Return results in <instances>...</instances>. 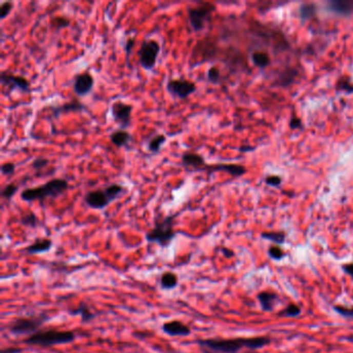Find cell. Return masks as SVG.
Returning a JSON list of instances; mask_svg holds the SVG:
<instances>
[{
	"label": "cell",
	"mask_w": 353,
	"mask_h": 353,
	"mask_svg": "<svg viewBox=\"0 0 353 353\" xmlns=\"http://www.w3.org/2000/svg\"><path fill=\"white\" fill-rule=\"evenodd\" d=\"M196 343L207 353H239L242 349H261L270 344L268 337L254 338H233V339H203Z\"/></svg>",
	"instance_id": "1"
},
{
	"label": "cell",
	"mask_w": 353,
	"mask_h": 353,
	"mask_svg": "<svg viewBox=\"0 0 353 353\" xmlns=\"http://www.w3.org/2000/svg\"><path fill=\"white\" fill-rule=\"evenodd\" d=\"M76 339L75 332L72 330H61L56 328L40 329L35 334L27 337L24 344L40 347H52L56 345L70 344Z\"/></svg>",
	"instance_id": "2"
},
{
	"label": "cell",
	"mask_w": 353,
	"mask_h": 353,
	"mask_svg": "<svg viewBox=\"0 0 353 353\" xmlns=\"http://www.w3.org/2000/svg\"><path fill=\"white\" fill-rule=\"evenodd\" d=\"M69 189L68 181L64 179H53L45 185L36 188H28L21 192L20 197L23 201H43L46 198H57Z\"/></svg>",
	"instance_id": "3"
},
{
	"label": "cell",
	"mask_w": 353,
	"mask_h": 353,
	"mask_svg": "<svg viewBox=\"0 0 353 353\" xmlns=\"http://www.w3.org/2000/svg\"><path fill=\"white\" fill-rule=\"evenodd\" d=\"M176 215L170 214L164 218H156L153 228L148 231L145 239L150 244H156L161 248H167L176 237L174 231V219Z\"/></svg>",
	"instance_id": "4"
},
{
	"label": "cell",
	"mask_w": 353,
	"mask_h": 353,
	"mask_svg": "<svg viewBox=\"0 0 353 353\" xmlns=\"http://www.w3.org/2000/svg\"><path fill=\"white\" fill-rule=\"evenodd\" d=\"M50 320V316L46 313H42L34 316L19 317L13 320L9 326L8 330L10 334L20 337V336H31L42 329V326Z\"/></svg>",
	"instance_id": "5"
},
{
	"label": "cell",
	"mask_w": 353,
	"mask_h": 353,
	"mask_svg": "<svg viewBox=\"0 0 353 353\" xmlns=\"http://www.w3.org/2000/svg\"><path fill=\"white\" fill-rule=\"evenodd\" d=\"M214 10V6L207 3H202L200 4V6L196 8H189L188 18L192 30L194 32H199L203 30Z\"/></svg>",
	"instance_id": "6"
},
{
	"label": "cell",
	"mask_w": 353,
	"mask_h": 353,
	"mask_svg": "<svg viewBox=\"0 0 353 353\" xmlns=\"http://www.w3.org/2000/svg\"><path fill=\"white\" fill-rule=\"evenodd\" d=\"M161 46L155 40L143 41L139 50V63L144 70H152L156 64Z\"/></svg>",
	"instance_id": "7"
},
{
	"label": "cell",
	"mask_w": 353,
	"mask_h": 353,
	"mask_svg": "<svg viewBox=\"0 0 353 353\" xmlns=\"http://www.w3.org/2000/svg\"><path fill=\"white\" fill-rule=\"evenodd\" d=\"M132 112L133 106L121 101L114 102L111 106V115L113 120L122 130H126L131 127Z\"/></svg>",
	"instance_id": "8"
},
{
	"label": "cell",
	"mask_w": 353,
	"mask_h": 353,
	"mask_svg": "<svg viewBox=\"0 0 353 353\" xmlns=\"http://www.w3.org/2000/svg\"><path fill=\"white\" fill-rule=\"evenodd\" d=\"M167 91L173 96L185 100L196 90V84L186 79H171L166 84Z\"/></svg>",
	"instance_id": "9"
},
{
	"label": "cell",
	"mask_w": 353,
	"mask_h": 353,
	"mask_svg": "<svg viewBox=\"0 0 353 353\" xmlns=\"http://www.w3.org/2000/svg\"><path fill=\"white\" fill-rule=\"evenodd\" d=\"M0 83L8 87L9 91H13L15 89H19L27 93L30 91L29 81L25 77L16 76L9 72L2 73V75H0Z\"/></svg>",
	"instance_id": "10"
},
{
	"label": "cell",
	"mask_w": 353,
	"mask_h": 353,
	"mask_svg": "<svg viewBox=\"0 0 353 353\" xmlns=\"http://www.w3.org/2000/svg\"><path fill=\"white\" fill-rule=\"evenodd\" d=\"M94 85V78L89 73L77 74L74 78V92L78 96H85L89 94Z\"/></svg>",
	"instance_id": "11"
},
{
	"label": "cell",
	"mask_w": 353,
	"mask_h": 353,
	"mask_svg": "<svg viewBox=\"0 0 353 353\" xmlns=\"http://www.w3.org/2000/svg\"><path fill=\"white\" fill-rule=\"evenodd\" d=\"M84 202L92 209H103L111 203L105 190L101 189L87 192L84 195Z\"/></svg>",
	"instance_id": "12"
},
{
	"label": "cell",
	"mask_w": 353,
	"mask_h": 353,
	"mask_svg": "<svg viewBox=\"0 0 353 353\" xmlns=\"http://www.w3.org/2000/svg\"><path fill=\"white\" fill-rule=\"evenodd\" d=\"M162 330L170 337H187L192 332L191 328L180 320H171L163 323Z\"/></svg>",
	"instance_id": "13"
},
{
	"label": "cell",
	"mask_w": 353,
	"mask_h": 353,
	"mask_svg": "<svg viewBox=\"0 0 353 353\" xmlns=\"http://www.w3.org/2000/svg\"><path fill=\"white\" fill-rule=\"evenodd\" d=\"M50 110L52 112V116L55 117V119H57V117H60L63 114L83 112L85 110V106H84V104H82L78 100H73V101L64 103L62 105L52 106V107H50Z\"/></svg>",
	"instance_id": "14"
},
{
	"label": "cell",
	"mask_w": 353,
	"mask_h": 353,
	"mask_svg": "<svg viewBox=\"0 0 353 353\" xmlns=\"http://www.w3.org/2000/svg\"><path fill=\"white\" fill-rule=\"evenodd\" d=\"M182 165L185 168L201 170V167L205 165V161L201 154L192 151H187L182 155Z\"/></svg>",
	"instance_id": "15"
},
{
	"label": "cell",
	"mask_w": 353,
	"mask_h": 353,
	"mask_svg": "<svg viewBox=\"0 0 353 353\" xmlns=\"http://www.w3.org/2000/svg\"><path fill=\"white\" fill-rule=\"evenodd\" d=\"M257 299L260 303L261 309L264 312H272L276 306V303L279 301V296L273 292H267L263 291L258 293Z\"/></svg>",
	"instance_id": "16"
},
{
	"label": "cell",
	"mask_w": 353,
	"mask_h": 353,
	"mask_svg": "<svg viewBox=\"0 0 353 353\" xmlns=\"http://www.w3.org/2000/svg\"><path fill=\"white\" fill-rule=\"evenodd\" d=\"M204 169H209L211 172L214 171H223L227 172L232 176H241L246 172L245 167L241 165H235V164H217V165H210L206 166Z\"/></svg>",
	"instance_id": "17"
},
{
	"label": "cell",
	"mask_w": 353,
	"mask_h": 353,
	"mask_svg": "<svg viewBox=\"0 0 353 353\" xmlns=\"http://www.w3.org/2000/svg\"><path fill=\"white\" fill-rule=\"evenodd\" d=\"M53 243L49 239H41L36 240L33 244L26 247L24 252L28 255H36V254H44L51 250Z\"/></svg>",
	"instance_id": "18"
},
{
	"label": "cell",
	"mask_w": 353,
	"mask_h": 353,
	"mask_svg": "<svg viewBox=\"0 0 353 353\" xmlns=\"http://www.w3.org/2000/svg\"><path fill=\"white\" fill-rule=\"evenodd\" d=\"M69 313L73 316H80L82 322L84 323L90 322L96 316V313H94V311H92L91 308L86 303H83V302L80 303L78 307L70 309Z\"/></svg>",
	"instance_id": "19"
},
{
	"label": "cell",
	"mask_w": 353,
	"mask_h": 353,
	"mask_svg": "<svg viewBox=\"0 0 353 353\" xmlns=\"http://www.w3.org/2000/svg\"><path fill=\"white\" fill-rule=\"evenodd\" d=\"M110 140L116 147L122 148L128 146L132 142L133 136L126 130H116L111 133Z\"/></svg>",
	"instance_id": "20"
},
{
	"label": "cell",
	"mask_w": 353,
	"mask_h": 353,
	"mask_svg": "<svg viewBox=\"0 0 353 353\" xmlns=\"http://www.w3.org/2000/svg\"><path fill=\"white\" fill-rule=\"evenodd\" d=\"M160 285L165 290H172L179 285V277L172 271H166L160 277Z\"/></svg>",
	"instance_id": "21"
},
{
	"label": "cell",
	"mask_w": 353,
	"mask_h": 353,
	"mask_svg": "<svg viewBox=\"0 0 353 353\" xmlns=\"http://www.w3.org/2000/svg\"><path fill=\"white\" fill-rule=\"evenodd\" d=\"M167 141V138L166 136L162 135V134H159V135H155L153 138L150 139V141L148 142V145H147V150L153 154L155 153H159L161 151V148L163 147V145L166 143Z\"/></svg>",
	"instance_id": "22"
},
{
	"label": "cell",
	"mask_w": 353,
	"mask_h": 353,
	"mask_svg": "<svg viewBox=\"0 0 353 353\" xmlns=\"http://www.w3.org/2000/svg\"><path fill=\"white\" fill-rule=\"evenodd\" d=\"M125 191H126V189L119 184H112L105 189V192H106L110 202H113L117 198H120L125 193Z\"/></svg>",
	"instance_id": "23"
},
{
	"label": "cell",
	"mask_w": 353,
	"mask_h": 353,
	"mask_svg": "<svg viewBox=\"0 0 353 353\" xmlns=\"http://www.w3.org/2000/svg\"><path fill=\"white\" fill-rule=\"evenodd\" d=\"M302 314V308L297 304H289L285 309H283L278 315L280 317L286 318H296Z\"/></svg>",
	"instance_id": "24"
},
{
	"label": "cell",
	"mask_w": 353,
	"mask_h": 353,
	"mask_svg": "<svg viewBox=\"0 0 353 353\" xmlns=\"http://www.w3.org/2000/svg\"><path fill=\"white\" fill-rule=\"evenodd\" d=\"M261 238L280 246L285 243L286 235L283 232H264L261 234Z\"/></svg>",
	"instance_id": "25"
},
{
	"label": "cell",
	"mask_w": 353,
	"mask_h": 353,
	"mask_svg": "<svg viewBox=\"0 0 353 353\" xmlns=\"http://www.w3.org/2000/svg\"><path fill=\"white\" fill-rule=\"evenodd\" d=\"M329 9L336 13L339 14H350L353 10V6L350 3H344V2H334L330 3Z\"/></svg>",
	"instance_id": "26"
},
{
	"label": "cell",
	"mask_w": 353,
	"mask_h": 353,
	"mask_svg": "<svg viewBox=\"0 0 353 353\" xmlns=\"http://www.w3.org/2000/svg\"><path fill=\"white\" fill-rule=\"evenodd\" d=\"M252 61L256 66L264 68L269 64V57L264 52H255L252 55Z\"/></svg>",
	"instance_id": "27"
},
{
	"label": "cell",
	"mask_w": 353,
	"mask_h": 353,
	"mask_svg": "<svg viewBox=\"0 0 353 353\" xmlns=\"http://www.w3.org/2000/svg\"><path fill=\"white\" fill-rule=\"evenodd\" d=\"M20 223L25 227L35 228L38 225V219L36 218V215L33 212H28V213L21 217Z\"/></svg>",
	"instance_id": "28"
},
{
	"label": "cell",
	"mask_w": 353,
	"mask_h": 353,
	"mask_svg": "<svg viewBox=\"0 0 353 353\" xmlns=\"http://www.w3.org/2000/svg\"><path fill=\"white\" fill-rule=\"evenodd\" d=\"M70 23H71V21H70L68 18L64 17V16H57V17H54V18H52V20L50 21V25H51L52 27L58 29V30L68 27V26L70 25Z\"/></svg>",
	"instance_id": "29"
},
{
	"label": "cell",
	"mask_w": 353,
	"mask_h": 353,
	"mask_svg": "<svg viewBox=\"0 0 353 353\" xmlns=\"http://www.w3.org/2000/svg\"><path fill=\"white\" fill-rule=\"evenodd\" d=\"M268 256L270 259L276 261H281L283 258L286 257V253L280 246H271L268 249Z\"/></svg>",
	"instance_id": "30"
},
{
	"label": "cell",
	"mask_w": 353,
	"mask_h": 353,
	"mask_svg": "<svg viewBox=\"0 0 353 353\" xmlns=\"http://www.w3.org/2000/svg\"><path fill=\"white\" fill-rule=\"evenodd\" d=\"M18 190H19V187L17 185L9 184L3 189L2 196H3V198H5L7 200H11L15 196V194L18 192Z\"/></svg>",
	"instance_id": "31"
},
{
	"label": "cell",
	"mask_w": 353,
	"mask_h": 353,
	"mask_svg": "<svg viewBox=\"0 0 353 353\" xmlns=\"http://www.w3.org/2000/svg\"><path fill=\"white\" fill-rule=\"evenodd\" d=\"M334 310L342 317L353 320V308H348L344 306H335Z\"/></svg>",
	"instance_id": "32"
},
{
	"label": "cell",
	"mask_w": 353,
	"mask_h": 353,
	"mask_svg": "<svg viewBox=\"0 0 353 353\" xmlns=\"http://www.w3.org/2000/svg\"><path fill=\"white\" fill-rule=\"evenodd\" d=\"M206 77H207V80H208L210 83H213V84L219 83V81H220V79H221L220 70H219L218 68H215V67H211V68L207 71Z\"/></svg>",
	"instance_id": "33"
},
{
	"label": "cell",
	"mask_w": 353,
	"mask_h": 353,
	"mask_svg": "<svg viewBox=\"0 0 353 353\" xmlns=\"http://www.w3.org/2000/svg\"><path fill=\"white\" fill-rule=\"evenodd\" d=\"M13 8H14L13 3H11V2L3 3L2 6H0V19L5 20L9 16V14L12 12Z\"/></svg>",
	"instance_id": "34"
},
{
	"label": "cell",
	"mask_w": 353,
	"mask_h": 353,
	"mask_svg": "<svg viewBox=\"0 0 353 353\" xmlns=\"http://www.w3.org/2000/svg\"><path fill=\"white\" fill-rule=\"evenodd\" d=\"M315 14V7L313 5H305L301 8V17L306 20Z\"/></svg>",
	"instance_id": "35"
},
{
	"label": "cell",
	"mask_w": 353,
	"mask_h": 353,
	"mask_svg": "<svg viewBox=\"0 0 353 353\" xmlns=\"http://www.w3.org/2000/svg\"><path fill=\"white\" fill-rule=\"evenodd\" d=\"M0 170H2V173L4 175H12L16 171V164L11 163V162L5 163L2 165V168H0Z\"/></svg>",
	"instance_id": "36"
},
{
	"label": "cell",
	"mask_w": 353,
	"mask_h": 353,
	"mask_svg": "<svg viewBox=\"0 0 353 353\" xmlns=\"http://www.w3.org/2000/svg\"><path fill=\"white\" fill-rule=\"evenodd\" d=\"M48 164H49V160H48V159H45V158H37V159H35V160L32 162L31 167H32V169L38 171V170L45 168Z\"/></svg>",
	"instance_id": "37"
},
{
	"label": "cell",
	"mask_w": 353,
	"mask_h": 353,
	"mask_svg": "<svg viewBox=\"0 0 353 353\" xmlns=\"http://www.w3.org/2000/svg\"><path fill=\"white\" fill-rule=\"evenodd\" d=\"M135 46V37H131L129 38L127 42H126V45H125V52H126V60H127V64L129 66V60H130V56H131V53H132V50Z\"/></svg>",
	"instance_id": "38"
},
{
	"label": "cell",
	"mask_w": 353,
	"mask_h": 353,
	"mask_svg": "<svg viewBox=\"0 0 353 353\" xmlns=\"http://www.w3.org/2000/svg\"><path fill=\"white\" fill-rule=\"evenodd\" d=\"M265 182H266V184H267V185H269V186H272V187H278V186L281 184L282 180H281L280 176H277V175H270V176H267L266 180H265Z\"/></svg>",
	"instance_id": "39"
},
{
	"label": "cell",
	"mask_w": 353,
	"mask_h": 353,
	"mask_svg": "<svg viewBox=\"0 0 353 353\" xmlns=\"http://www.w3.org/2000/svg\"><path fill=\"white\" fill-rule=\"evenodd\" d=\"M342 269L346 274L353 278V263H347L342 265Z\"/></svg>",
	"instance_id": "40"
},
{
	"label": "cell",
	"mask_w": 353,
	"mask_h": 353,
	"mask_svg": "<svg viewBox=\"0 0 353 353\" xmlns=\"http://www.w3.org/2000/svg\"><path fill=\"white\" fill-rule=\"evenodd\" d=\"M290 127H291L292 129H299V128H301V127H302V122H301V120H299L298 117H293V119H292L291 122H290Z\"/></svg>",
	"instance_id": "41"
},
{
	"label": "cell",
	"mask_w": 353,
	"mask_h": 353,
	"mask_svg": "<svg viewBox=\"0 0 353 353\" xmlns=\"http://www.w3.org/2000/svg\"><path fill=\"white\" fill-rule=\"evenodd\" d=\"M221 251H222V253H223V255L226 257V258H228V259H230V258H232V257H234V252L232 251V250H230V249H228V248H222L221 249Z\"/></svg>",
	"instance_id": "42"
},
{
	"label": "cell",
	"mask_w": 353,
	"mask_h": 353,
	"mask_svg": "<svg viewBox=\"0 0 353 353\" xmlns=\"http://www.w3.org/2000/svg\"><path fill=\"white\" fill-rule=\"evenodd\" d=\"M339 88H342V89H349V90H352V91H353V87L349 86V85L347 84V82L345 83V85L342 84V83H339Z\"/></svg>",
	"instance_id": "43"
},
{
	"label": "cell",
	"mask_w": 353,
	"mask_h": 353,
	"mask_svg": "<svg viewBox=\"0 0 353 353\" xmlns=\"http://www.w3.org/2000/svg\"><path fill=\"white\" fill-rule=\"evenodd\" d=\"M18 351H20L19 349H8V350H4L3 353H19Z\"/></svg>",
	"instance_id": "44"
},
{
	"label": "cell",
	"mask_w": 353,
	"mask_h": 353,
	"mask_svg": "<svg viewBox=\"0 0 353 353\" xmlns=\"http://www.w3.org/2000/svg\"><path fill=\"white\" fill-rule=\"evenodd\" d=\"M246 353H255V352H246Z\"/></svg>",
	"instance_id": "45"
}]
</instances>
